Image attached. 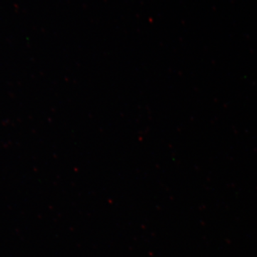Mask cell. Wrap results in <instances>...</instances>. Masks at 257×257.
Returning <instances> with one entry per match:
<instances>
[]
</instances>
